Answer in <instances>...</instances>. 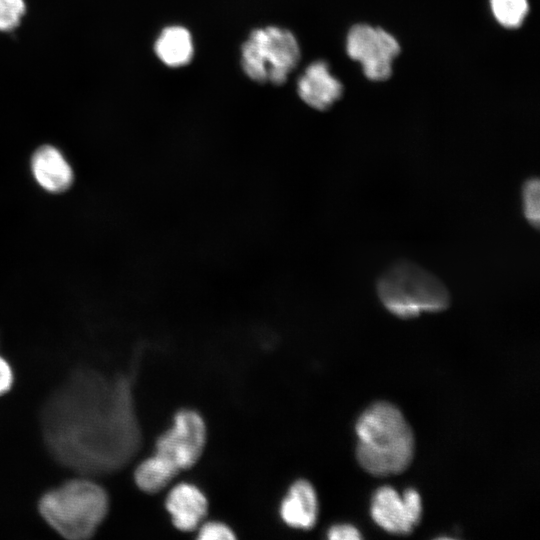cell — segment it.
I'll return each instance as SVG.
<instances>
[{
  "instance_id": "1",
  "label": "cell",
  "mask_w": 540,
  "mask_h": 540,
  "mask_svg": "<svg viewBox=\"0 0 540 540\" xmlns=\"http://www.w3.org/2000/svg\"><path fill=\"white\" fill-rule=\"evenodd\" d=\"M133 374L106 377L81 369L52 394L41 424L58 462L81 474L98 475L114 472L133 458L141 444Z\"/></svg>"
},
{
  "instance_id": "2",
  "label": "cell",
  "mask_w": 540,
  "mask_h": 540,
  "mask_svg": "<svg viewBox=\"0 0 540 540\" xmlns=\"http://www.w3.org/2000/svg\"><path fill=\"white\" fill-rule=\"evenodd\" d=\"M356 456L361 467L375 476L403 472L414 454V436L401 411L391 403L376 402L359 416Z\"/></svg>"
},
{
  "instance_id": "3",
  "label": "cell",
  "mask_w": 540,
  "mask_h": 540,
  "mask_svg": "<svg viewBox=\"0 0 540 540\" xmlns=\"http://www.w3.org/2000/svg\"><path fill=\"white\" fill-rule=\"evenodd\" d=\"M376 293L384 308L402 319L441 312L451 300L441 279L406 259L394 261L380 274Z\"/></svg>"
},
{
  "instance_id": "4",
  "label": "cell",
  "mask_w": 540,
  "mask_h": 540,
  "mask_svg": "<svg viewBox=\"0 0 540 540\" xmlns=\"http://www.w3.org/2000/svg\"><path fill=\"white\" fill-rule=\"evenodd\" d=\"M106 491L87 479H74L53 489L40 499L44 520L69 540L90 538L107 515Z\"/></svg>"
},
{
  "instance_id": "5",
  "label": "cell",
  "mask_w": 540,
  "mask_h": 540,
  "mask_svg": "<svg viewBox=\"0 0 540 540\" xmlns=\"http://www.w3.org/2000/svg\"><path fill=\"white\" fill-rule=\"evenodd\" d=\"M299 59L300 48L295 36L276 26L253 30L241 49L244 73L259 84H283Z\"/></svg>"
},
{
  "instance_id": "6",
  "label": "cell",
  "mask_w": 540,
  "mask_h": 540,
  "mask_svg": "<svg viewBox=\"0 0 540 540\" xmlns=\"http://www.w3.org/2000/svg\"><path fill=\"white\" fill-rule=\"evenodd\" d=\"M347 53L362 64L365 76L373 81L387 80L392 62L400 52L397 40L381 28L354 25L347 36Z\"/></svg>"
},
{
  "instance_id": "7",
  "label": "cell",
  "mask_w": 540,
  "mask_h": 540,
  "mask_svg": "<svg viewBox=\"0 0 540 540\" xmlns=\"http://www.w3.org/2000/svg\"><path fill=\"white\" fill-rule=\"evenodd\" d=\"M205 441L203 418L196 411L183 409L175 415L172 427L157 439L155 453L180 471L192 467L199 460Z\"/></svg>"
},
{
  "instance_id": "8",
  "label": "cell",
  "mask_w": 540,
  "mask_h": 540,
  "mask_svg": "<svg viewBox=\"0 0 540 540\" xmlns=\"http://www.w3.org/2000/svg\"><path fill=\"white\" fill-rule=\"evenodd\" d=\"M422 513L421 497L414 488H408L400 496L390 487L383 486L373 495L371 516L385 531L405 535L420 521Z\"/></svg>"
},
{
  "instance_id": "9",
  "label": "cell",
  "mask_w": 540,
  "mask_h": 540,
  "mask_svg": "<svg viewBox=\"0 0 540 540\" xmlns=\"http://www.w3.org/2000/svg\"><path fill=\"white\" fill-rule=\"evenodd\" d=\"M300 98L310 107L317 110H327L342 95L343 87L339 80L329 72L324 61L310 64L297 83Z\"/></svg>"
},
{
  "instance_id": "10",
  "label": "cell",
  "mask_w": 540,
  "mask_h": 540,
  "mask_svg": "<svg viewBox=\"0 0 540 540\" xmlns=\"http://www.w3.org/2000/svg\"><path fill=\"white\" fill-rule=\"evenodd\" d=\"M166 509L173 524L181 531L198 527L208 510V502L202 491L189 483H181L171 489L166 498Z\"/></svg>"
},
{
  "instance_id": "11",
  "label": "cell",
  "mask_w": 540,
  "mask_h": 540,
  "mask_svg": "<svg viewBox=\"0 0 540 540\" xmlns=\"http://www.w3.org/2000/svg\"><path fill=\"white\" fill-rule=\"evenodd\" d=\"M31 168L38 184L49 192H63L73 181V171L69 163L53 146L40 147L32 157Z\"/></svg>"
},
{
  "instance_id": "12",
  "label": "cell",
  "mask_w": 540,
  "mask_h": 540,
  "mask_svg": "<svg viewBox=\"0 0 540 540\" xmlns=\"http://www.w3.org/2000/svg\"><path fill=\"white\" fill-rule=\"evenodd\" d=\"M283 521L298 529H310L317 520L318 500L313 486L306 480L294 482L280 505Z\"/></svg>"
},
{
  "instance_id": "13",
  "label": "cell",
  "mask_w": 540,
  "mask_h": 540,
  "mask_svg": "<svg viewBox=\"0 0 540 540\" xmlns=\"http://www.w3.org/2000/svg\"><path fill=\"white\" fill-rule=\"evenodd\" d=\"M155 53L169 67L188 64L194 54L191 34L181 26L164 28L156 40Z\"/></svg>"
},
{
  "instance_id": "14",
  "label": "cell",
  "mask_w": 540,
  "mask_h": 540,
  "mask_svg": "<svg viewBox=\"0 0 540 540\" xmlns=\"http://www.w3.org/2000/svg\"><path fill=\"white\" fill-rule=\"evenodd\" d=\"M178 472L169 460L155 453L138 465L134 480L142 491L157 493L166 487Z\"/></svg>"
},
{
  "instance_id": "15",
  "label": "cell",
  "mask_w": 540,
  "mask_h": 540,
  "mask_svg": "<svg viewBox=\"0 0 540 540\" xmlns=\"http://www.w3.org/2000/svg\"><path fill=\"white\" fill-rule=\"evenodd\" d=\"M496 20L506 28H518L523 23L528 10L527 0H490Z\"/></svg>"
},
{
  "instance_id": "16",
  "label": "cell",
  "mask_w": 540,
  "mask_h": 540,
  "mask_svg": "<svg viewBox=\"0 0 540 540\" xmlns=\"http://www.w3.org/2000/svg\"><path fill=\"white\" fill-rule=\"evenodd\" d=\"M540 187L538 177L527 178L521 188L522 212L525 220L534 229L539 228L540 222Z\"/></svg>"
},
{
  "instance_id": "17",
  "label": "cell",
  "mask_w": 540,
  "mask_h": 540,
  "mask_svg": "<svg viewBox=\"0 0 540 540\" xmlns=\"http://www.w3.org/2000/svg\"><path fill=\"white\" fill-rule=\"evenodd\" d=\"M23 0H0V31L15 28L24 14Z\"/></svg>"
},
{
  "instance_id": "18",
  "label": "cell",
  "mask_w": 540,
  "mask_h": 540,
  "mask_svg": "<svg viewBox=\"0 0 540 540\" xmlns=\"http://www.w3.org/2000/svg\"><path fill=\"white\" fill-rule=\"evenodd\" d=\"M235 538L232 529L224 523L211 521L204 523L198 533L201 540H231Z\"/></svg>"
},
{
  "instance_id": "19",
  "label": "cell",
  "mask_w": 540,
  "mask_h": 540,
  "mask_svg": "<svg viewBox=\"0 0 540 540\" xmlns=\"http://www.w3.org/2000/svg\"><path fill=\"white\" fill-rule=\"evenodd\" d=\"M327 536L331 540H359V530L350 524H337L330 527Z\"/></svg>"
},
{
  "instance_id": "20",
  "label": "cell",
  "mask_w": 540,
  "mask_h": 540,
  "mask_svg": "<svg viewBox=\"0 0 540 540\" xmlns=\"http://www.w3.org/2000/svg\"><path fill=\"white\" fill-rule=\"evenodd\" d=\"M13 371L9 363L0 356V396L7 393L13 385Z\"/></svg>"
}]
</instances>
